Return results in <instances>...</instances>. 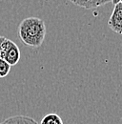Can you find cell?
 I'll return each mask as SVG.
<instances>
[{"label":"cell","mask_w":122,"mask_h":124,"mask_svg":"<svg viewBox=\"0 0 122 124\" xmlns=\"http://www.w3.org/2000/svg\"><path fill=\"white\" fill-rule=\"evenodd\" d=\"M5 36H0V47H1V44H2V42L5 40Z\"/></svg>","instance_id":"cell-9"},{"label":"cell","mask_w":122,"mask_h":124,"mask_svg":"<svg viewBox=\"0 0 122 124\" xmlns=\"http://www.w3.org/2000/svg\"><path fill=\"white\" fill-rule=\"evenodd\" d=\"M45 22L35 16L23 19L18 26V36L21 41L29 47H40L46 37Z\"/></svg>","instance_id":"cell-1"},{"label":"cell","mask_w":122,"mask_h":124,"mask_svg":"<svg viewBox=\"0 0 122 124\" xmlns=\"http://www.w3.org/2000/svg\"><path fill=\"white\" fill-rule=\"evenodd\" d=\"M69 1L72 2L73 4L76 5V6H78V7L82 8V6H83V0H69Z\"/></svg>","instance_id":"cell-8"},{"label":"cell","mask_w":122,"mask_h":124,"mask_svg":"<svg viewBox=\"0 0 122 124\" xmlns=\"http://www.w3.org/2000/svg\"><path fill=\"white\" fill-rule=\"evenodd\" d=\"M0 124H38V122L30 116H14L6 118Z\"/></svg>","instance_id":"cell-4"},{"label":"cell","mask_w":122,"mask_h":124,"mask_svg":"<svg viewBox=\"0 0 122 124\" xmlns=\"http://www.w3.org/2000/svg\"><path fill=\"white\" fill-rule=\"evenodd\" d=\"M0 58L4 59L11 66L16 65L20 60V50L11 39L5 38L0 47Z\"/></svg>","instance_id":"cell-2"},{"label":"cell","mask_w":122,"mask_h":124,"mask_svg":"<svg viewBox=\"0 0 122 124\" xmlns=\"http://www.w3.org/2000/svg\"><path fill=\"white\" fill-rule=\"evenodd\" d=\"M40 124H63V120L57 114L51 113L41 119Z\"/></svg>","instance_id":"cell-5"},{"label":"cell","mask_w":122,"mask_h":124,"mask_svg":"<svg viewBox=\"0 0 122 124\" xmlns=\"http://www.w3.org/2000/svg\"><path fill=\"white\" fill-rule=\"evenodd\" d=\"M111 1L112 0H83L82 8L87 10H92V9H95L100 6H103Z\"/></svg>","instance_id":"cell-6"},{"label":"cell","mask_w":122,"mask_h":124,"mask_svg":"<svg viewBox=\"0 0 122 124\" xmlns=\"http://www.w3.org/2000/svg\"><path fill=\"white\" fill-rule=\"evenodd\" d=\"M11 68L12 66L9 63H7L4 59L0 58V78L7 77L11 72Z\"/></svg>","instance_id":"cell-7"},{"label":"cell","mask_w":122,"mask_h":124,"mask_svg":"<svg viewBox=\"0 0 122 124\" xmlns=\"http://www.w3.org/2000/svg\"><path fill=\"white\" fill-rule=\"evenodd\" d=\"M108 26L113 31L122 35V3L114 5L113 13L108 21Z\"/></svg>","instance_id":"cell-3"}]
</instances>
